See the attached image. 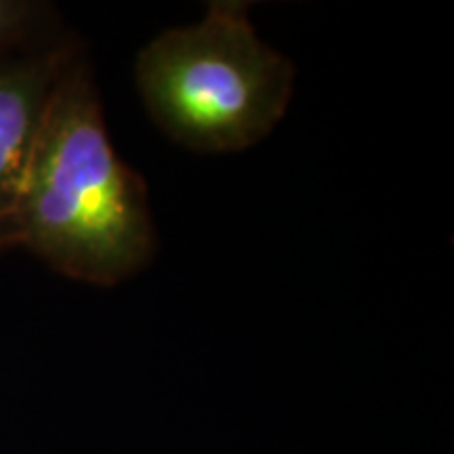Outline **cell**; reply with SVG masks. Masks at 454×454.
<instances>
[{
    "mask_svg": "<svg viewBox=\"0 0 454 454\" xmlns=\"http://www.w3.org/2000/svg\"><path fill=\"white\" fill-rule=\"evenodd\" d=\"M51 9L30 0H0V57L44 47Z\"/></svg>",
    "mask_w": 454,
    "mask_h": 454,
    "instance_id": "277c9868",
    "label": "cell"
},
{
    "mask_svg": "<svg viewBox=\"0 0 454 454\" xmlns=\"http://www.w3.org/2000/svg\"><path fill=\"white\" fill-rule=\"evenodd\" d=\"M251 9L244 0H213L200 21L170 27L139 51V98L177 145L200 154L248 150L288 112L297 72L257 36Z\"/></svg>",
    "mask_w": 454,
    "mask_h": 454,
    "instance_id": "7a4b0ae2",
    "label": "cell"
},
{
    "mask_svg": "<svg viewBox=\"0 0 454 454\" xmlns=\"http://www.w3.org/2000/svg\"><path fill=\"white\" fill-rule=\"evenodd\" d=\"M74 55L72 44L49 43L0 57V253L7 251L11 217L44 114Z\"/></svg>",
    "mask_w": 454,
    "mask_h": 454,
    "instance_id": "3957f363",
    "label": "cell"
},
{
    "mask_svg": "<svg viewBox=\"0 0 454 454\" xmlns=\"http://www.w3.org/2000/svg\"><path fill=\"white\" fill-rule=\"evenodd\" d=\"M57 274L116 286L152 263L156 227L145 181L118 156L89 66H66L11 217L7 251Z\"/></svg>",
    "mask_w": 454,
    "mask_h": 454,
    "instance_id": "6da1fadb",
    "label": "cell"
}]
</instances>
